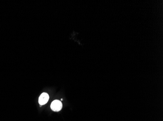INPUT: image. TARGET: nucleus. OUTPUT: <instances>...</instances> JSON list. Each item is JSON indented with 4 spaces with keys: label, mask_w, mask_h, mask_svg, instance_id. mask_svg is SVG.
<instances>
[{
    "label": "nucleus",
    "mask_w": 163,
    "mask_h": 121,
    "mask_svg": "<svg viewBox=\"0 0 163 121\" xmlns=\"http://www.w3.org/2000/svg\"><path fill=\"white\" fill-rule=\"evenodd\" d=\"M52 110L54 111H59L62 109L63 107L62 103L60 101L58 100H55L52 102L50 106Z\"/></svg>",
    "instance_id": "obj_1"
},
{
    "label": "nucleus",
    "mask_w": 163,
    "mask_h": 121,
    "mask_svg": "<svg viewBox=\"0 0 163 121\" xmlns=\"http://www.w3.org/2000/svg\"><path fill=\"white\" fill-rule=\"evenodd\" d=\"M49 98V96L47 93H42L39 98V103L41 105H45L48 102Z\"/></svg>",
    "instance_id": "obj_2"
}]
</instances>
